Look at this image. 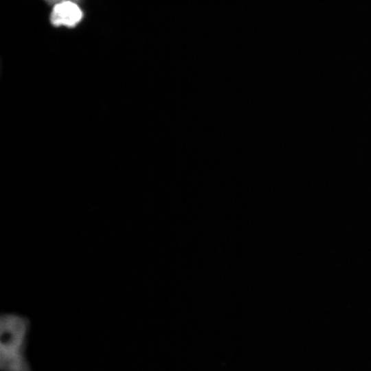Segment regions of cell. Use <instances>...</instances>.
<instances>
[{
    "instance_id": "cell-2",
    "label": "cell",
    "mask_w": 371,
    "mask_h": 371,
    "mask_svg": "<svg viewBox=\"0 0 371 371\" xmlns=\"http://www.w3.org/2000/svg\"><path fill=\"white\" fill-rule=\"evenodd\" d=\"M83 14L76 1H65L54 5L50 15L54 26L75 27L82 19Z\"/></svg>"
},
{
    "instance_id": "cell-1",
    "label": "cell",
    "mask_w": 371,
    "mask_h": 371,
    "mask_svg": "<svg viewBox=\"0 0 371 371\" xmlns=\"http://www.w3.org/2000/svg\"><path fill=\"white\" fill-rule=\"evenodd\" d=\"M30 326L25 315L13 312L1 314V371H31L27 357Z\"/></svg>"
},
{
    "instance_id": "cell-3",
    "label": "cell",
    "mask_w": 371,
    "mask_h": 371,
    "mask_svg": "<svg viewBox=\"0 0 371 371\" xmlns=\"http://www.w3.org/2000/svg\"><path fill=\"white\" fill-rule=\"evenodd\" d=\"M46 1H47L49 3H52V4H56L57 3H59V2H61V1H78V0H45Z\"/></svg>"
}]
</instances>
